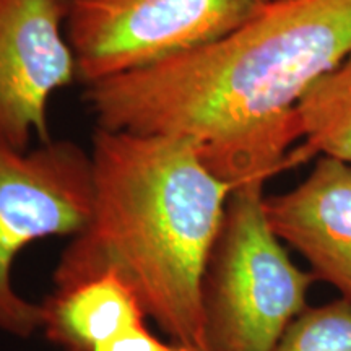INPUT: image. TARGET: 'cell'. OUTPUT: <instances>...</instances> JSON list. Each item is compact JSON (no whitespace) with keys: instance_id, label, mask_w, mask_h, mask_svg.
Returning a JSON list of instances; mask_svg holds the SVG:
<instances>
[{"instance_id":"6da1fadb","label":"cell","mask_w":351,"mask_h":351,"mask_svg":"<svg viewBox=\"0 0 351 351\" xmlns=\"http://www.w3.org/2000/svg\"><path fill=\"white\" fill-rule=\"evenodd\" d=\"M351 52V0H270L207 46L86 86L101 129L191 142L219 179L265 184L300 165L296 109Z\"/></svg>"},{"instance_id":"7a4b0ae2","label":"cell","mask_w":351,"mask_h":351,"mask_svg":"<svg viewBox=\"0 0 351 351\" xmlns=\"http://www.w3.org/2000/svg\"><path fill=\"white\" fill-rule=\"evenodd\" d=\"M90 156L91 218L60 256L54 285L112 267L168 340L205 348L202 280L234 186L168 135L96 127Z\"/></svg>"},{"instance_id":"3957f363","label":"cell","mask_w":351,"mask_h":351,"mask_svg":"<svg viewBox=\"0 0 351 351\" xmlns=\"http://www.w3.org/2000/svg\"><path fill=\"white\" fill-rule=\"evenodd\" d=\"M263 182L236 187L202 280L205 350L271 351L307 309L317 278L291 261L271 228Z\"/></svg>"},{"instance_id":"277c9868","label":"cell","mask_w":351,"mask_h":351,"mask_svg":"<svg viewBox=\"0 0 351 351\" xmlns=\"http://www.w3.org/2000/svg\"><path fill=\"white\" fill-rule=\"evenodd\" d=\"M93 210L90 153L72 140L19 150L0 143V330L28 339L41 330V306L13 287L15 258L46 238H75Z\"/></svg>"},{"instance_id":"5b68a950","label":"cell","mask_w":351,"mask_h":351,"mask_svg":"<svg viewBox=\"0 0 351 351\" xmlns=\"http://www.w3.org/2000/svg\"><path fill=\"white\" fill-rule=\"evenodd\" d=\"M270 0H69L67 38L85 86L207 46Z\"/></svg>"},{"instance_id":"8992f818","label":"cell","mask_w":351,"mask_h":351,"mask_svg":"<svg viewBox=\"0 0 351 351\" xmlns=\"http://www.w3.org/2000/svg\"><path fill=\"white\" fill-rule=\"evenodd\" d=\"M69 0H0V143L51 142L49 103L78 80Z\"/></svg>"},{"instance_id":"52a82bcc","label":"cell","mask_w":351,"mask_h":351,"mask_svg":"<svg viewBox=\"0 0 351 351\" xmlns=\"http://www.w3.org/2000/svg\"><path fill=\"white\" fill-rule=\"evenodd\" d=\"M265 210L283 244L351 302V165L322 156L298 186L265 197Z\"/></svg>"},{"instance_id":"ba28073f","label":"cell","mask_w":351,"mask_h":351,"mask_svg":"<svg viewBox=\"0 0 351 351\" xmlns=\"http://www.w3.org/2000/svg\"><path fill=\"white\" fill-rule=\"evenodd\" d=\"M39 306L41 330L62 351H95L124 328L148 320L137 291L112 267L54 285Z\"/></svg>"},{"instance_id":"9c48e42d","label":"cell","mask_w":351,"mask_h":351,"mask_svg":"<svg viewBox=\"0 0 351 351\" xmlns=\"http://www.w3.org/2000/svg\"><path fill=\"white\" fill-rule=\"evenodd\" d=\"M307 160L315 153L351 165V52L311 88L296 109Z\"/></svg>"},{"instance_id":"30bf717a","label":"cell","mask_w":351,"mask_h":351,"mask_svg":"<svg viewBox=\"0 0 351 351\" xmlns=\"http://www.w3.org/2000/svg\"><path fill=\"white\" fill-rule=\"evenodd\" d=\"M271 351H351V302L307 307Z\"/></svg>"},{"instance_id":"8fae6325","label":"cell","mask_w":351,"mask_h":351,"mask_svg":"<svg viewBox=\"0 0 351 351\" xmlns=\"http://www.w3.org/2000/svg\"><path fill=\"white\" fill-rule=\"evenodd\" d=\"M95 351H187L171 340L153 335L147 322L135 324L103 341Z\"/></svg>"},{"instance_id":"7c38bea8","label":"cell","mask_w":351,"mask_h":351,"mask_svg":"<svg viewBox=\"0 0 351 351\" xmlns=\"http://www.w3.org/2000/svg\"><path fill=\"white\" fill-rule=\"evenodd\" d=\"M199 351H208V350H205V348H202V350H199Z\"/></svg>"}]
</instances>
